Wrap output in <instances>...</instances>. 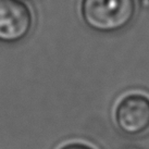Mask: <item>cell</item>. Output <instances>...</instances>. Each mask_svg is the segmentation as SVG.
Listing matches in <instances>:
<instances>
[{
  "label": "cell",
  "instance_id": "obj_1",
  "mask_svg": "<svg viewBox=\"0 0 149 149\" xmlns=\"http://www.w3.org/2000/svg\"><path fill=\"white\" fill-rule=\"evenodd\" d=\"M136 0H82L81 15L98 33L110 34L126 29L136 17Z\"/></svg>",
  "mask_w": 149,
  "mask_h": 149
},
{
  "label": "cell",
  "instance_id": "obj_5",
  "mask_svg": "<svg viewBox=\"0 0 149 149\" xmlns=\"http://www.w3.org/2000/svg\"><path fill=\"white\" fill-rule=\"evenodd\" d=\"M139 4L144 8H149V0H138Z\"/></svg>",
  "mask_w": 149,
  "mask_h": 149
},
{
  "label": "cell",
  "instance_id": "obj_6",
  "mask_svg": "<svg viewBox=\"0 0 149 149\" xmlns=\"http://www.w3.org/2000/svg\"><path fill=\"white\" fill-rule=\"evenodd\" d=\"M23 1H26V2H27V1H33V0H23Z\"/></svg>",
  "mask_w": 149,
  "mask_h": 149
},
{
  "label": "cell",
  "instance_id": "obj_2",
  "mask_svg": "<svg viewBox=\"0 0 149 149\" xmlns=\"http://www.w3.org/2000/svg\"><path fill=\"white\" fill-rule=\"evenodd\" d=\"M114 123L127 136H141L149 131V96L131 93L114 108Z\"/></svg>",
  "mask_w": 149,
  "mask_h": 149
},
{
  "label": "cell",
  "instance_id": "obj_4",
  "mask_svg": "<svg viewBox=\"0 0 149 149\" xmlns=\"http://www.w3.org/2000/svg\"><path fill=\"white\" fill-rule=\"evenodd\" d=\"M59 149H95L94 147L87 145L85 143H81V141H72V143H68L62 145Z\"/></svg>",
  "mask_w": 149,
  "mask_h": 149
},
{
  "label": "cell",
  "instance_id": "obj_3",
  "mask_svg": "<svg viewBox=\"0 0 149 149\" xmlns=\"http://www.w3.org/2000/svg\"><path fill=\"white\" fill-rule=\"evenodd\" d=\"M34 13L26 1L0 0V42L15 44L25 39L34 27Z\"/></svg>",
  "mask_w": 149,
  "mask_h": 149
}]
</instances>
